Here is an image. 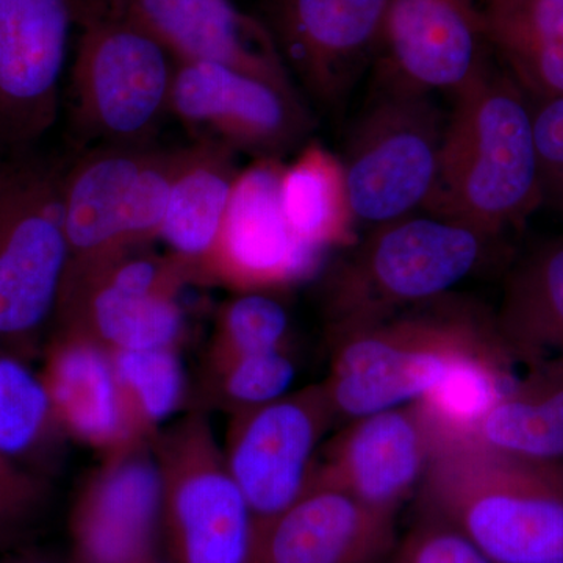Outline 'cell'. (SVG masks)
<instances>
[{
	"label": "cell",
	"instance_id": "obj_1",
	"mask_svg": "<svg viewBox=\"0 0 563 563\" xmlns=\"http://www.w3.org/2000/svg\"><path fill=\"white\" fill-rule=\"evenodd\" d=\"M421 517L453 526L492 563L563 559L562 465L504 453L474 435H439Z\"/></svg>",
	"mask_w": 563,
	"mask_h": 563
},
{
	"label": "cell",
	"instance_id": "obj_2",
	"mask_svg": "<svg viewBox=\"0 0 563 563\" xmlns=\"http://www.w3.org/2000/svg\"><path fill=\"white\" fill-rule=\"evenodd\" d=\"M454 96L439 176L422 211L498 239L544 203L532 102L490 63Z\"/></svg>",
	"mask_w": 563,
	"mask_h": 563
},
{
	"label": "cell",
	"instance_id": "obj_3",
	"mask_svg": "<svg viewBox=\"0 0 563 563\" xmlns=\"http://www.w3.org/2000/svg\"><path fill=\"white\" fill-rule=\"evenodd\" d=\"M176 58L141 25L95 0L69 74V121L98 146H150L172 114Z\"/></svg>",
	"mask_w": 563,
	"mask_h": 563
},
{
	"label": "cell",
	"instance_id": "obj_4",
	"mask_svg": "<svg viewBox=\"0 0 563 563\" xmlns=\"http://www.w3.org/2000/svg\"><path fill=\"white\" fill-rule=\"evenodd\" d=\"M65 172L18 161L0 181V347L29 362L54 328L68 269Z\"/></svg>",
	"mask_w": 563,
	"mask_h": 563
},
{
	"label": "cell",
	"instance_id": "obj_5",
	"mask_svg": "<svg viewBox=\"0 0 563 563\" xmlns=\"http://www.w3.org/2000/svg\"><path fill=\"white\" fill-rule=\"evenodd\" d=\"M185 157L184 147L98 146L66 168L65 280L158 239Z\"/></svg>",
	"mask_w": 563,
	"mask_h": 563
},
{
	"label": "cell",
	"instance_id": "obj_6",
	"mask_svg": "<svg viewBox=\"0 0 563 563\" xmlns=\"http://www.w3.org/2000/svg\"><path fill=\"white\" fill-rule=\"evenodd\" d=\"M493 240L428 211L372 229L333 276L329 302L336 328L384 320L395 307L440 298L483 266Z\"/></svg>",
	"mask_w": 563,
	"mask_h": 563
},
{
	"label": "cell",
	"instance_id": "obj_7",
	"mask_svg": "<svg viewBox=\"0 0 563 563\" xmlns=\"http://www.w3.org/2000/svg\"><path fill=\"white\" fill-rule=\"evenodd\" d=\"M457 317L404 318L336 328L322 383L336 421H354L417 402L455 358L498 339Z\"/></svg>",
	"mask_w": 563,
	"mask_h": 563
},
{
	"label": "cell",
	"instance_id": "obj_8",
	"mask_svg": "<svg viewBox=\"0 0 563 563\" xmlns=\"http://www.w3.org/2000/svg\"><path fill=\"white\" fill-rule=\"evenodd\" d=\"M163 477V551L173 563H251L255 528L203 409L154 439Z\"/></svg>",
	"mask_w": 563,
	"mask_h": 563
},
{
	"label": "cell",
	"instance_id": "obj_9",
	"mask_svg": "<svg viewBox=\"0 0 563 563\" xmlns=\"http://www.w3.org/2000/svg\"><path fill=\"white\" fill-rule=\"evenodd\" d=\"M380 84L340 157L355 221L369 231L426 209L446 128L432 95Z\"/></svg>",
	"mask_w": 563,
	"mask_h": 563
},
{
	"label": "cell",
	"instance_id": "obj_10",
	"mask_svg": "<svg viewBox=\"0 0 563 563\" xmlns=\"http://www.w3.org/2000/svg\"><path fill=\"white\" fill-rule=\"evenodd\" d=\"M187 284L168 254L136 247L65 280L52 329L79 333L110 354L180 347Z\"/></svg>",
	"mask_w": 563,
	"mask_h": 563
},
{
	"label": "cell",
	"instance_id": "obj_11",
	"mask_svg": "<svg viewBox=\"0 0 563 563\" xmlns=\"http://www.w3.org/2000/svg\"><path fill=\"white\" fill-rule=\"evenodd\" d=\"M335 422L322 384L233 415L222 453L257 532L309 490L318 448Z\"/></svg>",
	"mask_w": 563,
	"mask_h": 563
},
{
	"label": "cell",
	"instance_id": "obj_12",
	"mask_svg": "<svg viewBox=\"0 0 563 563\" xmlns=\"http://www.w3.org/2000/svg\"><path fill=\"white\" fill-rule=\"evenodd\" d=\"M95 0H0V151L29 150L58 120L70 38Z\"/></svg>",
	"mask_w": 563,
	"mask_h": 563
},
{
	"label": "cell",
	"instance_id": "obj_13",
	"mask_svg": "<svg viewBox=\"0 0 563 563\" xmlns=\"http://www.w3.org/2000/svg\"><path fill=\"white\" fill-rule=\"evenodd\" d=\"M172 117L196 140L218 141L255 158L303 146L313 121L296 90L214 63L176 60Z\"/></svg>",
	"mask_w": 563,
	"mask_h": 563
},
{
	"label": "cell",
	"instance_id": "obj_14",
	"mask_svg": "<svg viewBox=\"0 0 563 563\" xmlns=\"http://www.w3.org/2000/svg\"><path fill=\"white\" fill-rule=\"evenodd\" d=\"M284 166L279 158H255L240 169L201 284L224 285L236 292H276L320 272L325 252L296 235L282 206Z\"/></svg>",
	"mask_w": 563,
	"mask_h": 563
},
{
	"label": "cell",
	"instance_id": "obj_15",
	"mask_svg": "<svg viewBox=\"0 0 563 563\" xmlns=\"http://www.w3.org/2000/svg\"><path fill=\"white\" fill-rule=\"evenodd\" d=\"M388 0H263L292 80L322 109L347 98L383 46Z\"/></svg>",
	"mask_w": 563,
	"mask_h": 563
},
{
	"label": "cell",
	"instance_id": "obj_16",
	"mask_svg": "<svg viewBox=\"0 0 563 563\" xmlns=\"http://www.w3.org/2000/svg\"><path fill=\"white\" fill-rule=\"evenodd\" d=\"M69 510L77 563H141L163 550V477L154 442L135 440L101 455Z\"/></svg>",
	"mask_w": 563,
	"mask_h": 563
},
{
	"label": "cell",
	"instance_id": "obj_17",
	"mask_svg": "<svg viewBox=\"0 0 563 563\" xmlns=\"http://www.w3.org/2000/svg\"><path fill=\"white\" fill-rule=\"evenodd\" d=\"M439 433L417 402L347 422L322 448L312 483L342 488L358 501L395 515L418 490Z\"/></svg>",
	"mask_w": 563,
	"mask_h": 563
},
{
	"label": "cell",
	"instance_id": "obj_18",
	"mask_svg": "<svg viewBox=\"0 0 563 563\" xmlns=\"http://www.w3.org/2000/svg\"><path fill=\"white\" fill-rule=\"evenodd\" d=\"M477 0H388L380 80L409 90L457 92L488 65Z\"/></svg>",
	"mask_w": 563,
	"mask_h": 563
},
{
	"label": "cell",
	"instance_id": "obj_19",
	"mask_svg": "<svg viewBox=\"0 0 563 563\" xmlns=\"http://www.w3.org/2000/svg\"><path fill=\"white\" fill-rule=\"evenodd\" d=\"M161 41L179 62L214 63L296 90L262 18L231 0H102Z\"/></svg>",
	"mask_w": 563,
	"mask_h": 563
},
{
	"label": "cell",
	"instance_id": "obj_20",
	"mask_svg": "<svg viewBox=\"0 0 563 563\" xmlns=\"http://www.w3.org/2000/svg\"><path fill=\"white\" fill-rule=\"evenodd\" d=\"M393 518L342 488L312 483L257 532L251 563H376L391 550Z\"/></svg>",
	"mask_w": 563,
	"mask_h": 563
},
{
	"label": "cell",
	"instance_id": "obj_21",
	"mask_svg": "<svg viewBox=\"0 0 563 563\" xmlns=\"http://www.w3.org/2000/svg\"><path fill=\"white\" fill-rule=\"evenodd\" d=\"M41 355V377L69 440L101 455L146 440L135 431L109 351L79 333L52 329Z\"/></svg>",
	"mask_w": 563,
	"mask_h": 563
},
{
	"label": "cell",
	"instance_id": "obj_22",
	"mask_svg": "<svg viewBox=\"0 0 563 563\" xmlns=\"http://www.w3.org/2000/svg\"><path fill=\"white\" fill-rule=\"evenodd\" d=\"M235 161L236 152L231 147L196 140L174 180L158 240L184 269L188 284H201L217 247L240 174Z\"/></svg>",
	"mask_w": 563,
	"mask_h": 563
},
{
	"label": "cell",
	"instance_id": "obj_23",
	"mask_svg": "<svg viewBox=\"0 0 563 563\" xmlns=\"http://www.w3.org/2000/svg\"><path fill=\"white\" fill-rule=\"evenodd\" d=\"M488 47L529 96H563V0H481Z\"/></svg>",
	"mask_w": 563,
	"mask_h": 563
},
{
	"label": "cell",
	"instance_id": "obj_24",
	"mask_svg": "<svg viewBox=\"0 0 563 563\" xmlns=\"http://www.w3.org/2000/svg\"><path fill=\"white\" fill-rule=\"evenodd\" d=\"M499 339L526 366L563 355V239L543 244L507 280Z\"/></svg>",
	"mask_w": 563,
	"mask_h": 563
},
{
	"label": "cell",
	"instance_id": "obj_25",
	"mask_svg": "<svg viewBox=\"0 0 563 563\" xmlns=\"http://www.w3.org/2000/svg\"><path fill=\"white\" fill-rule=\"evenodd\" d=\"M477 435L504 453L563 463V355L528 366L485 417Z\"/></svg>",
	"mask_w": 563,
	"mask_h": 563
},
{
	"label": "cell",
	"instance_id": "obj_26",
	"mask_svg": "<svg viewBox=\"0 0 563 563\" xmlns=\"http://www.w3.org/2000/svg\"><path fill=\"white\" fill-rule=\"evenodd\" d=\"M280 195L287 220L302 242L328 254L357 240L342 158L320 141H307L284 166Z\"/></svg>",
	"mask_w": 563,
	"mask_h": 563
},
{
	"label": "cell",
	"instance_id": "obj_27",
	"mask_svg": "<svg viewBox=\"0 0 563 563\" xmlns=\"http://www.w3.org/2000/svg\"><path fill=\"white\" fill-rule=\"evenodd\" d=\"M32 362L0 347V453L51 479L69 439Z\"/></svg>",
	"mask_w": 563,
	"mask_h": 563
},
{
	"label": "cell",
	"instance_id": "obj_28",
	"mask_svg": "<svg viewBox=\"0 0 563 563\" xmlns=\"http://www.w3.org/2000/svg\"><path fill=\"white\" fill-rule=\"evenodd\" d=\"M512 355L503 340L455 358L439 384L417 404L439 435H474L493 407L510 390Z\"/></svg>",
	"mask_w": 563,
	"mask_h": 563
},
{
	"label": "cell",
	"instance_id": "obj_29",
	"mask_svg": "<svg viewBox=\"0 0 563 563\" xmlns=\"http://www.w3.org/2000/svg\"><path fill=\"white\" fill-rule=\"evenodd\" d=\"M111 358L136 433L154 442L187 401L179 347L114 352Z\"/></svg>",
	"mask_w": 563,
	"mask_h": 563
},
{
	"label": "cell",
	"instance_id": "obj_30",
	"mask_svg": "<svg viewBox=\"0 0 563 563\" xmlns=\"http://www.w3.org/2000/svg\"><path fill=\"white\" fill-rule=\"evenodd\" d=\"M296 373L298 363L291 350L207 361L202 398L209 406L233 417L288 395L295 384Z\"/></svg>",
	"mask_w": 563,
	"mask_h": 563
},
{
	"label": "cell",
	"instance_id": "obj_31",
	"mask_svg": "<svg viewBox=\"0 0 563 563\" xmlns=\"http://www.w3.org/2000/svg\"><path fill=\"white\" fill-rule=\"evenodd\" d=\"M291 350V317L276 292L243 291L222 303L207 361Z\"/></svg>",
	"mask_w": 563,
	"mask_h": 563
},
{
	"label": "cell",
	"instance_id": "obj_32",
	"mask_svg": "<svg viewBox=\"0 0 563 563\" xmlns=\"http://www.w3.org/2000/svg\"><path fill=\"white\" fill-rule=\"evenodd\" d=\"M51 479L0 453V547L31 532L46 512Z\"/></svg>",
	"mask_w": 563,
	"mask_h": 563
},
{
	"label": "cell",
	"instance_id": "obj_33",
	"mask_svg": "<svg viewBox=\"0 0 563 563\" xmlns=\"http://www.w3.org/2000/svg\"><path fill=\"white\" fill-rule=\"evenodd\" d=\"M395 563H492L453 526L421 517L404 540Z\"/></svg>",
	"mask_w": 563,
	"mask_h": 563
},
{
	"label": "cell",
	"instance_id": "obj_34",
	"mask_svg": "<svg viewBox=\"0 0 563 563\" xmlns=\"http://www.w3.org/2000/svg\"><path fill=\"white\" fill-rule=\"evenodd\" d=\"M531 102L544 202L563 209V96Z\"/></svg>",
	"mask_w": 563,
	"mask_h": 563
},
{
	"label": "cell",
	"instance_id": "obj_35",
	"mask_svg": "<svg viewBox=\"0 0 563 563\" xmlns=\"http://www.w3.org/2000/svg\"><path fill=\"white\" fill-rule=\"evenodd\" d=\"M5 563H77L74 561L73 555H49V554H33L25 555V558L13 559V561H9Z\"/></svg>",
	"mask_w": 563,
	"mask_h": 563
},
{
	"label": "cell",
	"instance_id": "obj_36",
	"mask_svg": "<svg viewBox=\"0 0 563 563\" xmlns=\"http://www.w3.org/2000/svg\"><path fill=\"white\" fill-rule=\"evenodd\" d=\"M141 563H173V562L169 561L168 555H166L165 551L162 550L161 553L151 555L150 559H146V561L141 562Z\"/></svg>",
	"mask_w": 563,
	"mask_h": 563
},
{
	"label": "cell",
	"instance_id": "obj_37",
	"mask_svg": "<svg viewBox=\"0 0 563 563\" xmlns=\"http://www.w3.org/2000/svg\"><path fill=\"white\" fill-rule=\"evenodd\" d=\"M3 152V151H0ZM11 163H3L0 161V181H2L3 176H5L7 169L10 168Z\"/></svg>",
	"mask_w": 563,
	"mask_h": 563
},
{
	"label": "cell",
	"instance_id": "obj_38",
	"mask_svg": "<svg viewBox=\"0 0 563 563\" xmlns=\"http://www.w3.org/2000/svg\"><path fill=\"white\" fill-rule=\"evenodd\" d=\"M542 563H563V559H555V561H548Z\"/></svg>",
	"mask_w": 563,
	"mask_h": 563
},
{
	"label": "cell",
	"instance_id": "obj_39",
	"mask_svg": "<svg viewBox=\"0 0 563 563\" xmlns=\"http://www.w3.org/2000/svg\"><path fill=\"white\" fill-rule=\"evenodd\" d=\"M562 474H563V463H562Z\"/></svg>",
	"mask_w": 563,
	"mask_h": 563
}]
</instances>
